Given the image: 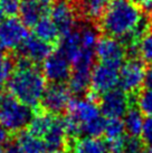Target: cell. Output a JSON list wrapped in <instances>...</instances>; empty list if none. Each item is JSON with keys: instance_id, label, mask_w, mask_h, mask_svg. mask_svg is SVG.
Masks as SVG:
<instances>
[{"instance_id": "4dcf8cb0", "label": "cell", "mask_w": 152, "mask_h": 153, "mask_svg": "<svg viewBox=\"0 0 152 153\" xmlns=\"http://www.w3.org/2000/svg\"><path fill=\"white\" fill-rule=\"evenodd\" d=\"M144 89H152V64H150L144 72L143 85Z\"/></svg>"}, {"instance_id": "5b68a950", "label": "cell", "mask_w": 152, "mask_h": 153, "mask_svg": "<svg viewBox=\"0 0 152 153\" xmlns=\"http://www.w3.org/2000/svg\"><path fill=\"white\" fill-rule=\"evenodd\" d=\"M144 62L140 58H129L118 68V87L127 94H138L143 85Z\"/></svg>"}, {"instance_id": "2e32d148", "label": "cell", "mask_w": 152, "mask_h": 153, "mask_svg": "<svg viewBox=\"0 0 152 153\" xmlns=\"http://www.w3.org/2000/svg\"><path fill=\"white\" fill-rule=\"evenodd\" d=\"M46 6L39 4L36 0H22L19 9L21 22L26 27L34 28L44 16H46Z\"/></svg>"}, {"instance_id": "e0dca14e", "label": "cell", "mask_w": 152, "mask_h": 153, "mask_svg": "<svg viewBox=\"0 0 152 153\" xmlns=\"http://www.w3.org/2000/svg\"><path fill=\"white\" fill-rule=\"evenodd\" d=\"M17 143L24 153H46L48 152L45 141L42 137L31 134L29 131H20L17 134Z\"/></svg>"}, {"instance_id": "8d00e7d4", "label": "cell", "mask_w": 152, "mask_h": 153, "mask_svg": "<svg viewBox=\"0 0 152 153\" xmlns=\"http://www.w3.org/2000/svg\"><path fill=\"white\" fill-rule=\"evenodd\" d=\"M46 153H63V152H60V151H48Z\"/></svg>"}, {"instance_id": "484cf974", "label": "cell", "mask_w": 152, "mask_h": 153, "mask_svg": "<svg viewBox=\"0 0 152 153\" xmlns=\"http://www.w3.org/2000/svg\"><path fill=\"white\" fill-rule=\"evenodd\" d=\"M136 105L143 114L152 115V89H144L136 97Z\"/></svg>"}, {"instance_id": "6da1fadb", "label": "cell", "mask_w": 152, "mask_h": 153, "mask_svg": "<svg viewBox=\"0 0 152 153\" xmlns=\"http://www.w3.org/2000/svg\"><path fill=\"white\" fill-rule=\"evenodd\" d=\"M46 78L37 64L19 56L15 60L13 71L7 81L9 94L30 107L40 104L46 89Z\"/></svg>"}, {"instance_id": "30bf717a", "label": "cell", "mask_w": 152, "mask_h": 153, "mask_svg": "<svg viewBox=\"0 0 152 153\" xmlns=\"http://www.w3.org/2000/svg\"><path fill=\"white\" fill-rule=\"evenodd\" d=\"M71 95L67 86L62 83H51L45 89L40 104L46 112L59 115L67 108Z\"/></svg>"}, {"instance_id": "8fae6325", "label": "cell", "mask_w": 152, "mask_h": 153, "mask_svg": "<svg viewBox=\"0 0 152 153\" xmlns=\"http://www.w3.org/2000/svg\"><path fill=\"white\" fill-rule=\"evenodd\" d=\"M49 18L63 37L74 30L77 15L71 0H56L49 9Z\"/></svg>"}, {"instance_id": "9a60e30c", "label": "cell", "mask_w": 152, "mask_h": 153, "mask_svg": "<svg viewBox=\"0 0 152 153\" xmlns=\"http://www.w3.org/2000/svg\"><path fill=\"white\" fill-rule=\"evenodd\" d=\"M67 139L68 137L66 134L64 119L56 115L51 128L42 137V140L45 141V144L47 146V150L48 151H59L63 148L65 149Z\"/></svg>"}, {"instance_id": "e575fe53", "label": "cell", "mask_w": 152, "mask_h": 153, "mask_svg": "<svg viewBox=\"0 0 152 153\" xmlns=\"http://www.w3.org/2000/svg\"><path fill=\"white\" fill-rule=\"evenodd\" d=\"M4 57H6V55H4V49L0 46V62H1V60H4Z\"/></svg>"}, {"instance_id": "ba28073f", "label": "cell", "mask_w": 152, "mask_h": 153, "mask_svg": "<svg viewBox=\"0 0 152 153\" xmlns=\"http://www.w3.org/2000/svg\"><path fill=\"white\" fill-rule=\"evenodd\" d=\"M118 82V68L104 63H98L94 66L91 72V94L95 97H98V95H102L110 89L115 88Z\"/></svg>"}, {"instance_id": "3957f363", "label": "cell", "mask_w": 152, "mask_h": 153, "mask_svg": "<svg viewBox=\"0 0 152 153\" xmlns=\"http://www.w3.org/2000/svg\"><path fill=\"white\" fill-rule=\"evenodd\" d=\"M35 112L11 94L0 95V123L9 132H20L28 126Z\"/></svg>"}, {"instance_id": "cb8c5ba5", "label": "cell", "mask_w": 152, "mask_h": 153, "mask_svg": "<svg viewBox=\"0 0 152 153\" xmlns=\"http://www.w3.org/2000/svg\"><path fill=\"white\" fill-rule=\"evenodd\" d=\"M139 57L144 63L152 64V34L149 33L138 44Z\"/></svg>"}, {"instance_id": "d4e9b609", "label": "cell", "mask_w": 152, "mask_h": 153, "mask_svg": "<svg viewBox=\"0 0 152 153\" xmlns=\"http://www.w3.org/2000/svg\"><path fill=\"white\" fill-rule=\"evenodd\" d=\"M144 141L139 136L125 135L122 153H144Z\"/></svg>"}, {"instance_id": "ac0fdd59", "label": "cell", "mask_w": 152, "mask_h": 153, "mask_svg": "<svg viewBox=\"0 0 152 153\" xmlns=\"http://www.w3.org/2000/svg\"><path fill=\"white\" fill-rule=\"evenodd\" d=\"M58 45V51H62L72 64V62L82 51V39H80V30H72L71 33L63 36L59 40Z\"/></svg>"}, {"instance_id": "7402d4cb", "label": "cell", "mask_w": 152, "mask_h": 153, "mask_svg": "<svg viewBox=\"0 0 152 153\" xmlns=\"http://www.w3.org/2000/svg\"><path fill=\"white\" fill-rule=\"evenodd\" d=\"M89 81L91 73L72 71V74L67 81V88L69 93L75 96H82L86 94L89 89Z\"/></svg>"}, {"instance_id": "44dd1931", "label": "cell", "mask_w": 152, "mask_h": 153, "mask_svg": "<svg viewBox=\"0 0 152 153\" xmlns=\"http://www.w3.org/2000/svg\"><path fill=\"white\" fill-rule=\"evenodd\" d=\"M56 115L48 113L46 111L44 112H38L35 113L33 119L30 120L29 124H28V131L39 137H44L48 130L51 128V124L55 120Z\"/></svg>"}, {"instance_id": "52a82bcc", "label": "cell", "mask_w": 152, "mask_h": 153, "mask_svg": "<svg viewBox=\"0 0 152 153\" xmlns=\"http://www.w3.org/2000/svg\"><path fill=\"white\" fill-rule=\"evenodd\" d=\"M95 56L100 60V63L120 68L125 62L127 51L125 46L118 39L105 36L98 39L95 46Z\"/></svg>"}, {"instance_id": "277c9868", "label": "cell", "mask_w": 152, "mask_h": 153, "mask_svg": "<svg viewBox=\"0 0 152 153\" xmlns=\"http://www.w3.org/2000/svg\"><path fill=\"white\" fill-rule=\"evenodd\" d=\"M138 94H127L120 88H112L102 94L98 107L104 117L107 119H121L131 105L136 104L134 100Z\"/></svg>"}, {"instance_id": "4316f807", "label": "cell", "mask_w": 152, "mask_h": 153, "mask_svg": "<svg viewBox=\"0 0 152 153\" xmlns=\"http://www.w3.org/2000/svg\"><path fill=\"white\" fill-rule=\"evenodd\" d=\"M13 65H15V62L9 56H6L4 60L0 62V92L11 75L13 71Z\"/></svg>"}, {"instance_id": "5bb4252c", "label": "cell", "mask_w": 152, "mask_h": 153, "mask_svg": "<svg viewBox=\"0 0 152 153\" xmlns=\"http://www.w3.org/2000/svg\"><path fill=\"white\" fill-rule=\"evenodd\" d=\"M77 18L82 17L89 22H98L105 13L110 0H71Z\"/></svg>"}, {"instance_id": "74e56055", "label": "cell", "mask_w": 152, "mask_h": 153, "mask_svg": "<svg viewBox=\"0 0 152 153\" xmlns=\"http://www.w3.org/2000/svg\"><path fill=\"white\" fill-rule=\"evenodd\" d=\"M145 153H152V145H151V146H150V149H149L148 151H147V152H145Z\"/></svg>"}, {"instance_id": "836d02e7", "label": "cell", "mask_w": 152, "mask_h": 153, "mask_svg": "<svg viewBox=\"0 0 152 153\" xmlns=\"http://www.w3.org/2000/svg\"><path fill=\"white\" fill-rule=\"evenodd\" d=\"M36 1H38L39 4H44V6H49V4H54L56 0H36Z\"/></svg>"}, {"instance_id": "9c48e42d", "label": "cell", "mask_w": 152, "mask_h": 153, "mask_svg": "<svg viewBox=\"0 0 152 153\" xmlns=\"http://www.w3.org/2000/svg\"><path fill=\"white\" fill-rule=\"evenodd\" d=\"M42 63V74L47 81L62 84L68 81L72 74V64L62 51L58 49L53 51Z\"/></svg>"}, {"instance_id": "f546056e", "label": "cell", "mask_w": 152, "mask_h": 153, "mask_svg": "<svg viewBox=\"0 0 152 153\" xmlns=\"http://www.w3.org/2000/svg\"><path fill=\"white\" fill-rule=\"evenodd\" d=\"M10 142V134L9 131H7L6 128L1 125L0 126V153H4L7 148L9 146Z\"/></svg>"}, {"instance_id": "1f68e13d", "label": "cell", "mask_w": 152, "mask_h": 153, "mask_svg": "<svg viewBox=\"0 0 152 153\" xmlns=\"http://www.w3.org/2000/svg\"><path fill=\"white\" fill-rule=\"evenodd\" d=\"M135 4L144 10V13L152 15V0H134Z\"/></svg>"}, {"instance_id": "603a6c76", "label": "cell", "mask_w": 152, "mask_h": 153, "mask_svg": "<svg viewBox=\"0 0 152 153\" xmlns=\"http://www.w3.org/2000/svg\"><path fill=\"white\" fill-rule=\"evenodd\" d=\"M125 133L124 128V123L121 119H107L105 120V126H104V132L103 134L106 136V140H115L123 137Z\"/></svg>"}, {"instance_id": "8992f818", "label": "cell", "mask_w": 152, "mask_h": 153, "mask_svg": "<svg viewBox=\"0 0 152 153\" xmlns=\"http://www.w3.org/2000/svg\"><path fill=\"white\" fill-rule=\"evenodd\" d=\"M27 37V28L20 19L8 17L0 22V46L4 49L16 51Z\"/></svg>"}, {"instance_id": "ffe728a7", "label": "cell", "mask_w": 152, "mask_h": 153, "mask_svg": "<svg viewBox=\"0 0 152 153\" xmlns=\"http://www.w3.org/2000/svg\"><path fill=\"white\" fill-rule=\"evenodd\" d=\"M34 30L35 35L37 36L38 38L45 40V42L49 43L53 46L58 45L59 40H60V34H59L55 24L53 22V20L49 17L44 16L35 25Z\"/></svg>"}, {"instance_id": "7a4b0ae2", "label": "cell", "mask_w": 152, "mask_h": 153, "mask_svg": "<svg viewBox=\"0 0 152 153\" xmlns=\"http://www.w3.org/2000/svg\"><path fill=\"white\" fill-rule=\"evenodd\" d=\"M142 13L133 0H111L100 20V28L105 36L118 39L125 46Z\"/></svg>"}, {"instance_id": "d590c367", "label": "cell", "mask_w": 152, "mask_h": 153, "mask_svg": "<svg viewBox=\"0 0 152 153\" xmlns=\"http://www.w3.org/2000/svg\"><path fill=\"white\" fill-rule=\"evenodd\" d=\"M4 13H2V9H1V6H0V22L4 19Z\"/></svg>"}, {"instance_id": "4fadbf2b", "label": "cell", "mask_w": 152, "mask_h": 153, "mask_svg": "<svg viewBox=\"0 0 152 153\" xmlns=\"http://www.w3.org/2000/svg\"><path fill=\"white\" fill-rule=\"evenodd\" d=\"M66 153H110L107 141L100 136H82L78 139H67L65 145Z\"/></svg>"}, {"instance_id": "d6986e66", "label": "cell", "mask_w": 152, "mask_h": 153, "mask_svg": "<svg viewBox=\"0 0 152 153\" xmlns=\"http://www.w3.org/2000/svg\"><path fill=\"white\" fill-rule=\"evenodd\" d=\"M123 117H124L123 120L124 128L127 135L140 136L142 134L144 124L143 113L141 112L136 104L131 105Z\"/></svg>"}, {"instance_id": "83f0119b", "label": "cell", "mask_w": 152, "mask_h": 153, "mask_svg": "<svg viewBox=\"0 0 152 153\" xmlns=\"http://www.w3.org/2000/svg\"><path fill=\"white\" fill-rule=\"evenodd\" d=\"M21 1L22 0H0V6L4 16L15 17L19 13Z\"/></svg>"}, {"instance_id": "7c38bea8", "label": "cell", "mask_w": 152, "mask_h": 153, "mask_svg": "<svg viewBox=\"0 0 152 153\" xmlns=\"http://www.w3.org/2000/svg\"><path fill=\"white\" fill-rule=\"evenodd\" d=\"M19 56L31 60L35 64L42 63L54 51V46L42 39L38 38L36 35L29 36L24 40L18 48Z\"/></svg>"}, {"instance_id": "d6a6232c", "label": "cell", "mask_w": 152, "mask_h": 153, "mask_svg": "<svg viewBox=\"0 0 152 153\" xmlns=\"http://www.w3.org/2000/svg\"><path fill=\"white\" fill-rule=\"evenodd\" d=\"M4 153H24L17 144H9Z\"/></svg>"}, {"instance_id": "f1b7e54d", "label": "cell", "mask_w": 152, "mask_h": 153, "mask_svg": "<svg viewBox=\"0 0 152 153\" xmlns=\"http://www.w3.org/2000/svg\"><path fill=\"white\" fill-rule=\"evenodd\" d=\"M142 140L144 143L152 145V115L144 120L143 130H142Z\"/></svg>"}]
</instances>
